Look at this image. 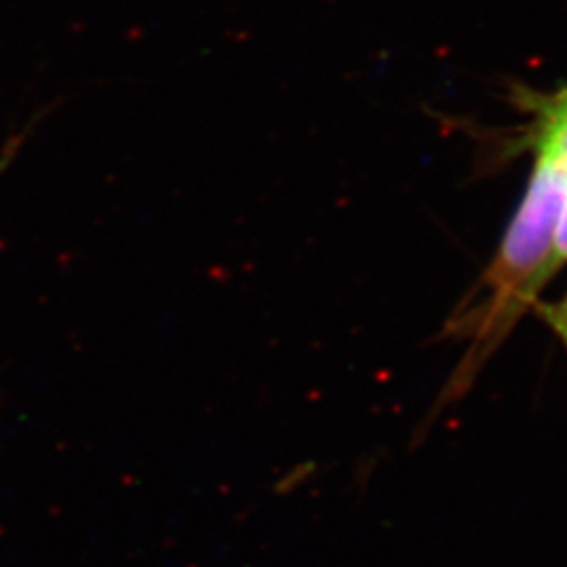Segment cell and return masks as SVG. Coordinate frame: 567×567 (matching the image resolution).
I'll return each mask as SVG.
<instances>
[{
	"instance_id": "obj_1",
	"label": "cell",
	"mask_w": 567,
	"mask_h": 567,
	"mask_svg": "<svg viewBox=\"0 0 567 567\" xmlns=\"http://www.w3.org/2000/svg\"><path fill=\"white\" fill-rule=\"evenodd\" d=\"M566 194L567 168L538 158L526 196L487 271L484 305L471 320L477 341L494 343V337H501L513 324L559 267L555 231Z\"/></svg>"
},
{
	"instance_id": "obj_2",
	"label": "cell",
	"mask_w": 567,
	"mask_h": 567,
	"mask_svg": "<svg viewBox=\"0 0 567 567\" xmlns=\"http://www.w3.org/2000/svg\"><path fill=\"white\" fill-rule=\"evenodd\" d=\"M534 145L538 158L567 168V89L538 103Z\"/></svg>"
},
{
	"instance_id": "obj_3",
	"label": "cell",
	"mask_w": 567,
	"mask_h": 567,
	"mask_svg": "<svg viewBox=\"0 0 567 567\" xmlns=\"http://www.w3.org/2000/svg\"><path fill=\"white\" fill-rule=\"evenodd\" d=\"M555 255H557V264H566L567 261V194L561 213H559V221H557V231H555Z\"/></svg>"
},
{
	"instance_id": "obj_4",
	"label": "cell",
	"mask_w": 567,
	"mask_h": 567,
	"mask_svg": "<svg viewBox=\"0 0 567 567\" xmlns=\"http://www.w3.org/2000/svg\"><path fill=\"white\" fill-rule=\"evenodd\" d=\"M550 320H553V324L557 326V330H559V334L564 337V341L567 344V309L564 305H559L555 311H553V316H550Z\"/></svg>"
},
{
	"instance_id": "obj_5",
	"label": "cell",
	"mask_w": 567,
	"mask_h": 567,
	"mask_svg": "<svg viewBox=\"0 0 567 567\" xmlns=\"http://www.w3.org/2000/svg\"><path fill=\"white\" fill-rule=\"evenodd\" d=\"M564 307H566V309H567V301H566V303H564Z\"/></svg>"
}]
</instances>
